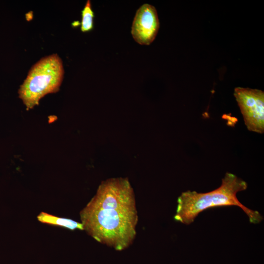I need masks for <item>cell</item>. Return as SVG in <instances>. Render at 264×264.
<instances>
[{
	"label": "cell",
	"mask_w": 264,
	"mask_h": 264,
	"mask_svg": "<svg viewBox=\"0 0 264 264\" xmlns=\"http://www.w3.org/2000/svg\"><path fill=\"white\" fill-rule=\"evenodd\" d=\"M84 230L97 242L122 251L132 244L138 220L133 189L128 178L103 181L80 212Z\"/></svg>",
	"instance_id": "6da1fadb"
},
{
	"label": "cell",
	"mask_w": 264,
	"mask_h": 264,
	"mask_svg": "<svg viewBox=\"0 0 264 264\" xmlns=\"http://www.w3.org/2000/svg\"><path fill=\"white\" fill-rule=\"evenodd\" d=\"M247 183L236 175L226 173L221 185L207 193L190 190L183 192L178 197L174 220L188 225L194 222L199 213L214 207L236 206L241 208L248 217L250 223L257 224L263 220L257 211L243 205L237 197V194L245 190Z\"/></svg>",
	"instance_id": "7a4b0ae2"
},
{
	"label": "cell",
	"mask_w": 264,
	"mask_h": 264,
	"mask_svg": "<svg viewBox=\"0 0 264 264\" xmlns=\"http://www.w3.org/2000/svg\"><path fill=\"white\" fill-rule=\"evenodd\" d=\"M64 74L62 61L56 54L44 57L36 63L18 91L26 109L37 105L45 95L57 92Z\"/></svg>",
	"instance_id": "3957f363"
},
{
	"label": "cell",
	"mask_w": 264,
	"mask_h": 264,
	"mask_svg": "<svg viewBox=\"0 0 264 264\" xmlns=\"http://www.w3.org/2000/svg\"><path fill=\"white\" fill-rule=\"evenodd\" d=\"M234 97L249 131L264 132V92L261 90L237 87Z\"/></svg>",
	"instance_id": "277c9868"
},
{
	"label": "cell",
	"mask_w": 264,
	"mask_h": 264,
	"mask_svg": "<svg viewBox=\"0 0 264 264\" xmlns=\"http://www.w3.org/2000/svg\"><path fill=\"white\" fill-rule=\"evenodd\" d=\"M159 28L155 8L145 3L137 10L131 30L135 41L141 45H149L154 40Z\"/></svg>",
	"instance_id": "5b68a950"
},
{
	"label": "cell",
	"mask_w": 264,
	"mask_h": 264,
	"mask_svg": "<svg viewBox=\"0 0 264 264\" xmlns=\"http://www.w3.org/2000/svg\"><path fill=\"white\" fill-rule=\"evenodd\" d=\"M37 218L42 223L64 227L72 231L77 229L84 230L81 222L70 219L56 217L46 212H41Z\"/></svg>",
	"instance_id": "8992f818"
},
{
	"label": "cell",
	"mask_w": 264,
	"mask_h": 264,
	"mask_svg": "<svg viewBox=\"0 0 264 264\" xmlns=\"http://www.w3.org/2000/svg\"><path fill=\"white\" fill-rule=\"evenodd\" d=\"M94 17L90 1L88 0L82 11L81 29L82 32H88L93 28Z\"/></svg>",
	"instance_id": "52a82bcc"
}]
</instances>
